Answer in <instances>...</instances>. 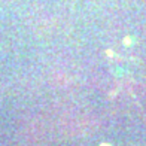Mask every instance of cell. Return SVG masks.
Segmentation results:
<instances>
[{"mask_svg": "<svg viewBox=\"0 0 146 146\" xmlns=\"http://www.w3.org/2000/svg\"><path fill=\"white\" fill-rule=\"evenodd\" d=\"M102 146H109V145H102Z\"/></svg>", "mask_w": 146, "mask_h": 146, "instance_id": "cell-1", "label": "cell"}]
</instances>
